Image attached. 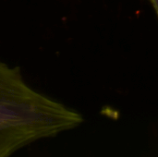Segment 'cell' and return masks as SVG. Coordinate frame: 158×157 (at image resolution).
Returning <instances> with one entry per match:
<instances>
[{"label": "cell", "instance_id": "6da1fadb", "mask_svg": "<svg viewBox=\"0 0 158 157\" xmlns=\"http://www.w3.org/2000/svg\"><path fill=\"white\" fill-rule=\"evenodd\" d=\"M82 122L79 112L31 87L20 68L0 59V157Z\"/></svg>", "mask_w": 158, "mask_h": 157}, {"label": "cell", "instance_id": "7a4b0ae2", "mask_svg": "<svg viewBox=\"0 0 158 157\" xmlns=\"http://www.w3.org/2000/svg\"><path fill=\"white\" fill-rule=\"evenodd\" d=\"M149 1H150V3L152 5L153 8L155 9L156 14V16H157L158 18V0H149Z\"/></svg>", "mask_w": 158, "mask_h": 157}]
</instances>
